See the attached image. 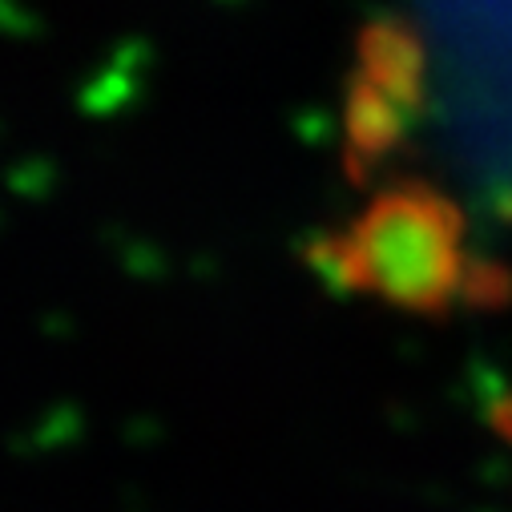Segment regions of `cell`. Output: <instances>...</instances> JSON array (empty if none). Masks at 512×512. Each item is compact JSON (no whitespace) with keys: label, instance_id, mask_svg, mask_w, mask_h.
Returning <instances> with one entry per match:
<instances>
[{"label":"cell","instance_id":"cell-3","mask_svg":"<svg viewBox=\"0 0 512 512\" xmlns=\"http://www.w3.org/2000/svg\"><path fill=\"white\" fill-rule=\"evenodd\" d=\"M488 424L496 428L500 440L512 444V396H504V400H496V404L488 408Z\"/></svg>","mask_w":512,"mask_h":512},{"label":"cell","instance_id":"cell-2","mask_svg":"<svg viewBox=\"0 0 512 512\" xmlns=\"http://www.w3.org/2000/svg\"><path fill=\"white\" fill-rule=\"evenodd\" d=\"M428 101V53L404 17H375L355 33V57L343 85L339 158L343 174L359 186L388 162Z\"/></svg>","mask_w":512,"mask_h":512},{"label":"cell","instance_id":"cell-1","mask_svg":"<svg viewBox=\"0 0 512 512\" xmlns=\"http://www.w3.org/2000/svg\"><path fill=\"white\" fill-rule=\"evenodd\" d=\"M464 210L420 178H400L335 234H323L307 259L355 295H371L404 315L440 319L456 303L492 307L512 295V275L468 254Z\"/></svg>","mask_w":512,"mask_h":512}]
</instances>
